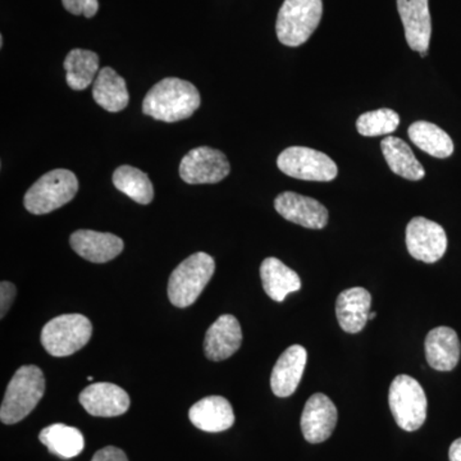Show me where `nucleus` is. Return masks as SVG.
I'll list each match as a JSON object with an SVG mask.
<instances>
[{"label": "nucleus", "mask_w": 461, "mask_h": 461, "mask_svg": "<svg viewBox=\"0 0 461 461\" xmlns=\"http://www.w3.org/2000/svg\"><path fill=\"white\" fill-rule=\"evenodd\" d=\"M382 153L391 171L409 181H420L426 176L423 166L418 162L411 147L402 139L387 136L381 142Z\"/></svg>", "instance_id": "5701e85b"}, {"label": "nucleus", "mask_w": 461, "mask_h": 461, "mask_svg": "<svg viewBox=\"0 0 461 461\" xmlns=\"http://www.w3.org/2000/svg\"><path fill=\"white\" fill-rule=\"evenodd\" d=\"M69 244L76 253L91 263H107L123 251L122 239L113 233L78 230L72 233Z\"/></svg>", "instance_id": "2eb2a0df"}, {"label": "nucleus", "mask_w": 461, "mask_h": 461, "mask_svg": "<svg viewBox=\"0 0 461 461\" xmlns=\"http://www.w3.org/2000/svg\"><path fill=\"white\" fill-rule=\"evenodd\" d=\"M282 173L303 181L330 182L338 177V166L327 154L305 147H291L278 156Z\"/></svg>", "instance_id": "6e6552de"}, {"label": "nucleus", "mask_w": 461, "mask_h": 461, "mask_svg": "<svg viewBox=\"0 0 461 461\" xmlns=\"http://www.w3.org/2000/svg\"><path fill=\"white\" fill-rule=\"evenodd\" d=\"M275 208L290 222L305 229L321 230L329 223V211L318 200L286 191L275 200Z\"/></svg>", "instance_id": "9b49d317"}, {"label": "nucleus", "mask_w": 461, "mask_h": 461, "mask_svg": "<svg viewBox=\"0 0 461 461\" xmlns=\"http://www.w3.org/2000/svg\"><path fill=\"white\" fill-rule=\"evenodd\" d=\"M93 96L96 104L111 113L123 111L129 105V90L122 76L111 67L100 69L94 81Z\"/></svg>", "instance_id": "4be33fe9"}, {"label": "nucleus", "mask_w": 461, "mask_h": 461, "mask_svg": "<svg viewBox=\"0 0 461 461\" xmlns=\"http://www.w3.org/2000/svg\"><path fill=\"white\" fill-rule=\"evenodd\" d=\"M16 297V286L11 282L3 281L0 284V317L5 318Z\"/></svg>", "instance_id": "c756f323"}, {"label": "nucleus", "mask_w": 461, "mask_h": 461, "mask_svg": "<svg viewBox=\"0 0 461 461\" xmlns=\"http://www.w3.org/2000/svg\"><path fill=\"white\" fill-rule=\"evenodd\" d=\"M448 457H450V461H461V438H457L456 441H454L453 445L450 446Z\"/></svg>", "instance_id": "2f4dec72"}, {"label": "nucleus", "mask_w": 461, "mask_h": 461, "mask_svg": "<svg viewBox=\"0 0 461 461\" xmlns=\"http://www.w3.org/2000/svg\"><path fill=\"white\" fill-rule=\"evenodd\" d=\"M230 171L229 159L222 151L209 147L193 149L180 163L181 178L190 185L218 184Z\"/></svg>", "instance_id": "1a4fd4ad"}, {"label": "nucleus", "mask_w": 461, "mask_h": 461, "mask_svg": "<svg viewBox=\"0 0 461 461\" xmlns=\"http://www.w3.org/2000/svg\"><path fill=\"white\" fill-rule=\"evenodd\" d=\"M202 104L195 85L168 77L154 85L142 102V112L162 122H178L195 113Z\"/></svg>", "instance_id": "f257e3e1"}, {"label": "nucleus", "mask_w": 461, "mask_h": 461, "mask_svg": "<svg viewBox=\"0 0 461 461\" xmlns=\"http://www.w3.org/2000/svg\"><path fill=\"white\" fill-rule=\"evenodd\" d=\"M67 84L72 90L83 91L99 74L98 54L91 50H74L65 59Z\"/></svg>", "instance_id": "a878e982"}, {"label": "nucleus", "mask_w": 461, "mask_h": 461, "mask_svg": "<svg viewBox=\"0 0 461 461\" xmlns=\"http://www.w3.org/2000/svg\"><path fill=\"white\" fill-rule=\"evenodd\" d=\"M77 191L78 181L74 172L54 169L41 176L27 190L23 203L32 214H48L71 202Z\"/></svg>", "instance_id": "39448f33"}, {"label": "nucleus", "mask_w": 461, "mask_h": 461, "mask_svg": "<svg viewBox=\"0 0 461 461\" xmlns=\"http://www.w3.org/2000/svg\"><path fill=\"white\" fill-rule=\"evenodd\" d=\"M241 344V326L233 315H221L206 330L204 351L206 357L213 362L229 359Z\"/></svg>", "instance_id": "dca6fc26"}, {"label": "nucleus", "mask_w": 461, "mask_h": 461, "mask_svg": "<svg viewBox=\"0 0 461 461\" xmlns=\"http://www.w3.org/2000/svg\"><path fill=\"white\" fill-rule=\"evenodd\" d=\"M45 393L44 373L36 366H23L12 377L0 408V420L5 424H16L25 420L36 408Z\"/></svg>", "instance_id": "f03ea898"}, {"label": "nucleus", "mask_w": 461, "mask_h": 461, "mask_svg": "<svg viewBox=\"0 0 461 461\" xmlns=\"http://www.w3.org/2000/svg\"><path fill=\"white\" fill-rule=\"evenodd\" d=\"M375 317H377V313H375V312H371V313H369V320H375Z\"/></svg>", "instance_id": "473e14b6"}, {"label": "nucleus", "mask_w": 461, "mask_h": 461, "mask_svg": "<svg viewBox=\"0 0 461 461\" xmlns=\"http://www.w3.org/2000/svg\"><path fill=\"white\" fill-rule=\"evenodd\" d=\"M93 335V324L85 315L63 314L53 318L41 330V344L51 357L77 353Z\"/></svg>", "instance_id": "0eeeda50"}, {"label": "nucleus", "mask_w": 461, "mask_h": 461, "mask_svg": "<svg viewBox=\"0 0 461 461\" xmlns=\"http://www.w3.org/2000/svg\"><path fill=\"white\" fill-rule=\"evenodd\" d=\"M78 400L93 417H118L130 408L129 393L117 384L107 382L90 384L80 393Z\"/></svg>", "instance_id": "ddd939ff"}, {"label": "nucleus", "mask_w": 461, "mask_h": 461, "mask_svg": "<svg viewBox=\"0 0 461 461\" xmlns=\"http://www.w3.org/2000/svg\"><path fill=\"white\" fill-rule=\"evenodd\" d=\"M388 403L397 426L406 432H414L423 426L427 420L426 393L417 379L411 375H400L393 379L388 393Z\"/></svg>", "instance_id": "423d86ee"}, {"label": "nucleus", "mask_w": 461, "mask_h": 461, "mask_svg": "<svg viewBox=\"0 0 461 461\" xmlns=\"http://www.w3.org/2000/svg\"><path fill=\"white\" fill-rule=\"evenodd\" d=\"M39 439L47 446L51 454L58 455L63 459H72L83 453L85 438L83 433L75 427L66 424H51L41 430Z\"/></svg>", "instance_id": "b1692460"}, {"label": "nucleus", "mask_w": 461, "mask_h": 461, "mask_svg": "<svg viewBox=\"0 0 461 461\" xmlns=\"http://www.w3.org/2000/svg\"><path fill=\"white\" fill-rule=\"evenodd\" d=\"M427 362L439 372L453 371L460 360L461 345L457 333L450 327H436L427 335Z\"/></svg>", "instance_id": "6ab92c4d"}, {"label": "nucleus", "mask_w": 461, "mask_h": 461, "mask_svg": "<svg viewBox=\"0 0 461 461\" xmlns=\"http://www.w3.org/2000/svg\"><path fill=\"white\" fill-rule=\"evenodd\" d=\"M409 138L424 153L445 159L453 156L454 142L444 130L437 124L418 121L409 127Z\"/></svg>", "instance_id": "393cba45"}, {"label": "nucleus", "mask_w": 461, "mask_h": 461, "mask_svg": "<svg viewBox=\"0 0 461 461\" xmlns=\"http://www.w3.org/2000/svg\"><path fill=\"white\" fill-rule=\"evenodd\" d=\"M62 2L63 7L75 16L91 18L99 11L98 0H62Z\"/></svg>", "instance_id": "c85d7f7f"}, {"label": "nucleus", "mask_w": 461, "mask_h": 461, "mask_svg": "<svg viewBox=\"0 0 461 461\" xmlns=\"http://www.w3.org/2000/svg\"><path fill=\"white\" fill-rule=\"evenodd\" d=\"M308 353L302 345H293L281 355L271 375L273 393L288 397L295 393L304 375Z\"/></svg>", "instance_id": "f3484780"}, {"label": "nucleus", "mask_w": 461, "mask_h": 461, "mask_svg": "<svg viewBox=\"0 0 461 461\" xmlns=\"http://www.w3.org/2000/svg\"><path fill=\"white\" fill-rule=\"evenodd\" d=\"M215 263L206 253L193 254L172 272L168 281L169 302L177 308H187L213 277Z\"/></svg>", "instance_id": "7ed1b4c3"}, {"label": "nucleus", "mask_w": 461, "mask_h": 461, "mask_svg": "<svg viewBox=\"0 0 461 461\" xmlns=\"http://www.w3.org/2000/svg\"><path fill=\"white\" fill-rule=\"evenodd\" d=\"M93 375H90V377H87V381H93Z\"/></svg>", "instance_id": "72a5a7b5"}, {"label": "nucleus", "mask_w": 461, "mask_h": 461, "mask_svg": "<svg viewBox=\"0 0 461 461\" xmlns=\"http://www.w3.org/2000/svg\"><path fill=\"white\" fill-rule=\"evenodd\" d=\"M397 11L411 50L418 53L429 51L432 35L429 0H397Z\"/></svg>", "instance_id": "4468645a"}, {"label": "nucleus", "mask_w": 461, "mask_h": 461, "mask_svg": "<svg viewBox=\"0 0 461 461\" xmlns=\"http://www.w3.org/2000/svg\"><path fill=\"white\" fill-rule=\"evenodd\" d=\"M264 291L275 302L282 303L288 294L302 288L299 275L277 258H267L260 266Z\"/></svg>", "instance_id": "412c9836"}, {"label": "nucleus", "mask_w": 461, "mask_h": 461, "mask_svg": "<svg viewBox=\"0 0 461 461\" xmlns=\"http://www.w3.org/2000/svg\"><path fill=\"white\" fill-rule=\"evenodd\" d=\"M372 295L363 287L342 291L336 302L339 327L348 333H359L366 329L371 313Z\"/></svg>", "instance_id": "a211bd4d"}, {"label": "nucleus", "mask_w": 461, "mask_h": 461, "mask_svg": "<svg viewBox=\"0 0 461 461\" xmlns=\"http://www.w3.org/2000/svg\"><path fill=\"white\" fill-rule=\"evenodd\" d=\"M91 461H129V459L121 448L108 446L94 455Z\"/></svg>", "instance_id": "7c9ffc66"}, {"label": "nucleus", "mask_w": 461, "mask_h": 461, "mask_svg": "<svg viewBox=\"0 0 461 461\" xmlns=\"http://www.w3.org/2000/svg\"><path fill=\"white\" fill-rule=\"evenodd\" d=\"M321 14V0H285L276 23L278 41L293 48L304 44L320 26Z\"/></svg>", "instance_id": "20e7f679"}, {"label": "nucleus", "mask_w": 461, "mask_h": 461, "mask_svg": "<svg viewBox=\"0 0 461 461\" xmlns=\"http://www.w3.org/2000/svg\"><path fill=\"white\" fill-rule=\"evenodd\" d=\"M400 124L399 114L393 109L366 112L357 121V130L363 136L390 135Z\"/></svg>", "instance_id": "cd10ccee"}, {"label": "nucleus", "mask_w": 461, "mask_h": 461, "mask_svg": "<svg viewBox=\"0 0 461 461\" xmlns=\"http://www.w3.org/2000/svg\"><path fill=\"white\" fill-rule=\"evenodd\" d=\"M406 248L414 259L436 263L447 250V235L444 227L424 217L412 218L406 227Z\"/></svg>", "instance_id": "9d476101"}, {"label": "nucleus", "mask_w": 461, "mask_h": 461, "mask_svg": "<svg viewBox=\"0 0 461 461\" xmlns=\"http://www.w3.org/2000/svg\"><path fill=\"white\" fill-rule=\"evenodd\" d=\"M189 418L196 429L211 433L223 432L235 423L232 406L222 396H208L194 403Z\"/></svg>", "instance_id": "aec40b11"}, {"label": "nucleus", "mask_w": 461, "mask_h": 461, "mask_svg": "<svg viewBox=\"0 0 461 461\" xmlns=\"http://www.w3.org/2000/svg\"><path fill=\"white\" fill-rule=\"evenodd\" d=\"M338 424V409L329 396L314 393L309 397L302 414V430L309 444L327 441Z\"/></svg>", "instance_id": "f8f14e48"}, {"label": "nucleus", "mask_w": 461, "mask_h": 461, "mask_svg": "<svg viewBox=\"0 0 461 461\" xmlns=\"http://www.w3.org/2000/svg\"><path fill=\"white\" fill-rule=\"evenodd\" d=\"M113 184L115 189L139 204L147 205L153 202V185L148 176L135 167H118L113 173Z\"/></svg>", "instance_id": "bb28decb"}]
</instances>
